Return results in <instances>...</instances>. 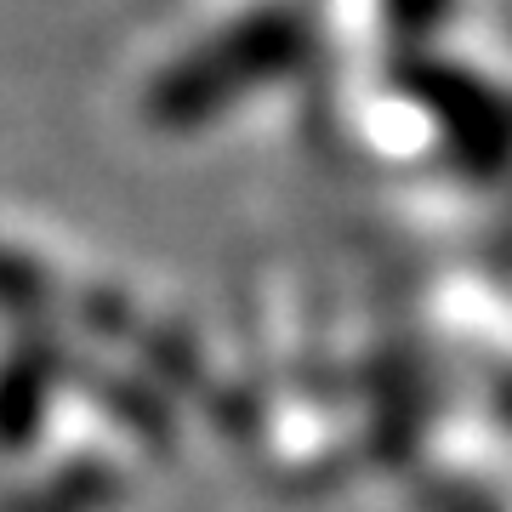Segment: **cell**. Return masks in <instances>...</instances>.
Listing matches in <instances>:
<instances>
[{
	"instance_id": "obj_1",
	"label": "cell",
	"mask_w": 512,
	"mask_h": 512,
	"mask_svg": "<svg viewBox=\"0 0 512 512\" xmlns=\"http://www.w3.org/2000/svg\"><path fill=\"white\" fill-rule=\"evenodd\" d=\"M0 302H29V274L18 268V256L0 251Z\"/></svg>"
}]
</instances>
